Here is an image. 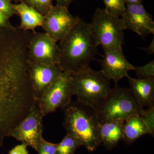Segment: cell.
<instances>
[{
    "instance_id": "23",
    "label": "cell",
    "mask_w": 154,
    "mask_h": 154,
    "mask_svg": "<svg viewBox=\"0 0 154 154\" xmlns=\"http://www.w3.org/2000/svg\"><path fill=\"white\" fill-rule=\"evenodd\" d=\"M11 0H0V13L5 15L8 19L12 16L17 14L14 8V5Z\"/></svg>"
},
{
    "instance_id": "13",
    "label": "cell",
    "mask_w": 154,
    "mask_h": 154,
    "mask_svg": "<svg viewBox=\"0 0 154 154\" xmlns=\"http://www.w3.org/2000/svg\"><path fill=\"white\" fill-rule=\"evenodd\" d=\"M130 89L138 103L142 107L154 106V78L135 79L127 77Z\"/></svg>"
},
{
    "instance_id": "12",
    "label": "cell",
    "mask_w": 154,
    "mask_h": 154,
    "mask_svg": "<svg viewBox=\"0 0 154 154\" xmlns=\"http://www.w3.org/2000/svg\"><path fill=\"white\" fill-rule=\"evenodd\" d=\"M28 72L33 92L38 100L63 71L58 65H47L28 62Z\"/></svg>"
},
{
    "instance_id": "8",
    "label": "cell",
    "mask_w": 154,
    "mask_h": 154,
    "mask_svg": "<svg viewBox=\"0 0 154 154\" xmlns=\"http://www.w3.org/2000/svg\"><path fill=\"white\" fill-rule=\"evenodd\" d=\"M28 60L29 62L47 65H58V42L45 33L30 31Z\"/></svg>"
},
{
    "instance_id": "22",
    "label": "cell",
    "mask_w": 154,
    "mask_h": 154,
    "mask_svg": "<svg viewBox=\"0 0 154 154\" xmlns=\"http://www.w3.org/2000/svg\"><path fill=\"white\" fill-rule=\"evenodd\" d=\"M57 143H53L42 139L36 151L38 154H56Z\"/></svg>"
},
{
    "instance_id": "2",
    "label": "cell",
    "mask_w": 154,
    "mask_h": 154,
    "mask_svg": "<svg viewBox=\"0 0 154 154\" xmlns=\"http://www.w3.org/2000/svg\"><path fill=\"white\" fill-rule=\"evenodd\" d=\"M62 109L63 126L67 133L77 138L88 151H94L101 144L96 110L77 101H72Z\"/></svg>"
},
{
    "instance_id": "20",
    "label": "cell",
    "mask_w": 154,
    "mask_h": 154,
    "mask_svg": "<svg viewBox=\"0 0 154 154\" xmlns=\"http://www.w3.org/2000/svg\"><path fill=\"white\" fill-rule=\"evenodd\" d=\"M53 0H25L26 4L42 15H45L53 6Z\"/></svg>"
},
{
    "instance_id": "24",
    "label": "cell",
    "mask_w": 154,
    "mask_h": 154,
    "mask_svg": "<svg viewBox=\"0 0 154 154\" xmlns=\"http://www.w3.org/2000/svg\"><path fill=\"white\" fill-rule=\"evenodd\" d=\"M28 146L25 144L22 143L15 146L9 152V154H29L28 149Z\"/></svg>"
},
{
    "instance_id": "17",
    "label": "cell",
    "mask_w": 154,
    "mask_h": 154,
    "mask_svg": "<svg viewBox=\"0 0 154 154\" xmlns=\"http://www.w3.org/2000/svg\"><path fill=\"white\" fill-rule=\"evenodd\" d=\"M81 146L82 143L77 138L67 133L60 142L57 143L56 154H74Z\"/></svg>"
},
{
    "instance_id": "26",
    "label": "cell",
    "mask_w": 154,
    "mask_h": 154,
    "mask_svg": "<svg viewBox=\"0 0 154 154\" xmlns=\"http://www.w3.org/2000/svg\"><path fill=\"white\" fill-rule=\"evenodd\" d=\"M55 1L57 2V5L68 8L69 5L74 0H55Z\"/></svg>"
},
{
    "instance_id": "4",
    "label": "cell",
    "mask_w": 154,
    "mask_h": 154,
    "mask_svg": "<svg viewBox=\"0 0 154 154\" xmlns=\"http://www.w3.org/2000/svg\"><path fill=\"white\" fill-rule=\"evenodd\" d=\"M144 110L129 88L115 85L96 112L100 122L108 120L124 121L131 116L140 115Z\"/></svg>"
},
{
    "instance_id": "14",
    "label": "cell",
    "mask_w": 154,
    "mask_h": 154,
    "mask_svg": "<svg viewBox=\"0 0 154 154\" xmlns=\"http://www.w3.org/2000/svg\"><path fill=\"white\" fill-rule=\"evenodd\" d=\"M123 122L108 120L99 122V139L105 149H112L122 140Z\"/></svg>"
},
{
    "instance_id": "11",
    "label": "cell",
    "mask_w": 154,
    "mask_h": 154,
    "mask_svg": "<svg viewBox=\"0 0 154 154\" xmlns=\"http://www.w3.org/2000/svg\"><path fill=\"white\" fill-rule=\"evenodd\" d=\"M99 60L101 71L109 80L118 85L120 80L129 75L128 72L133 70L134 66L126 59L122 46L110 52L104 53Z\"/></svg>"
},
{
    "instance_id": "7",
    "label": "cell",
    "mask_w": 154,
    "mask_h": 154,
    "mask_svg": "<svg viewBox=\"0 0 154 154\" xmlns=\"http://www.w3.org/2000/svg\"><path fill=\"white\" fill-rule=\"evenodd\" d=\"M43 117L37 102L25 118L12 130L9 137L14 138L36 151L43 138Z\"/></svg>"
},
{
    "instance_id": "15",
    "label": "cell",
    "mask_w": 154,
    "mask_h": 154,
    "mask_svg": "<svg viewBox=\"0 0 154 154\" xmlns=\"http://www.w3.org/2000/svg\"><path fill=\"white\" fill-rule=\"evenodd\" d=\"M14 8L20 17L19 28L24 31H35L36 28L42 27L44 16L28 6L25 2L14 5Z\"/></svg>"
},
{
    "instance_id": "19",
    "label": "cell",
    "mask_w": 154,
    "mask_h": 154,
    "mask_svg": "<svg viewBox=\"0 0 154 154\" xmlns=\"http://www.w3.org/2000/svg\"><path fill=\"white\" fill-rule=\"evenodd\" d=\"M137 79H149L154 78V60L151 61L145 65L141 66H134Z\"/></svg>"
},
{
    "instance_id": "1",
    "label": "cell",
    "mask_w": 154,
    "mask_h": 154,
    "mask_svg": "<svg viewBox=\"0 0 154 154\" xmlns=\"http://www.w3.org/2000/svg\"><path fill=\"white\" fill-rule=\"evenodd\" d=\"M98 46L89 23L80 18L70 31L58 42L59 66L63 72L71 73L90 66L95 60Z\"/></svg>"
},
{
    "instance_id": "25",
    "label": "cell",
    "mask_w": 154,
    "mask_h": 154,
    "mask_svg": "<svg viewBox=\"0 0 154 154\" xmlns=\"http://www.w3.org/2000/svg\"><path fill=\"white\" fill-rule=\"evenodd\" d=\"M154 38H153L151 42L149 45L146 48H141L142 49H143L149 55H151L154 54Z\"/></svg>"
},
{
    "instance_id": "21",
    "label": "cell",
    "mask_w": 154,
    "mask_h": 154,
    "mask_svg": "<svg viewBox=\"0 0 154 154\" xmlns=\"http://www.w3.org/2000/svg\"><path fill=\"white\" fill-rule=\"evenodd\" d=\"M143 123L150 133L154 135V106L149 107L147 110H143L140 114Z\"/></svg>"
},
{
    "instance_id": "5",
    "label": "cell",
    "mask_w": 154,
    "mask_h": 154,
    "mask_svg": "<svg viewBox=\"0 0 154 154\" xmlns=\"http://www.w3.org/2000/svg\"><path fill=\"white\" fill-rule=\"evenodd\" d=\"M98 46L104 53L110 52L124 44L125 30L120 17L109 14L105 9H96L89 23Z\"/></svg>"
},
{
    "instance_id": "29",
    "label": "cell",
    "mask_w": 154,
    "mask_h": 154,
    "mask_svg": "<svg viewBox=\"0 0 154 154\" xmlns=\"http://www.w3.org/2000/svg\"><path fill=\"white\" fill-rule=\"evenodd\" d=\"M17 1H19V0H17ZM21 1H22V0H21Z\"/></svg>"
},
{
    "instance_id": "16",
    "label": "cell",
    "mask_w": 154,
    "mask_h": 154,
    "mask_svg": "<svg viewBox=\"0 0 154 154\" xmlns=\"http://www.w3.org/2000/svg\"><path fill=\"white\" fill-rule=\"evenodd\" d=\"M146 134L150 133L139 114L131 116L123 122L122 140L127 144H131Z\"/></svg>"
},
{
    "instance_id": "28",
    "label": "cell",
    "mask_w": 154,
    "mask_h": 154,
    "mask_svg": "<svg viewBox=\"0 0 154 154\" xmlns=\"http://www.w3.org/2000/svg\"><path fill=\"white\" fill-rule=\"evenodd\" d=\"M126 4H141L143 0H123Z\"/></svg>"
},
{
    "instance_id": "9",
    "label": "cell",
    "mask_w": 154,
    "mask_h": 154,
    "mask_svg": "<svg viewBox=\"0 0 154 154\" xmlns=\"http://www.w3.org/2000/svg\"><path fill=\"white\" fill-rule=\"evenodd\" d=\"M44 18L42 28L50 38L57 42L70 31L80 18L73 17L68 8L57 5L53 6Z\"/></svg>"
},
{
    "instance_id": "10",
    "label": "cell",
    "mask_w": 154,
    "mask_h": 154,
    "mask_svg": "<svg viewBox=\"0 0 154 154\" xmlns=\"http://www.w3.org/2000/svg\"><path fill=\"white\" fill-rule=\"evenodd\" d=\"M120 17L125 30H131L142 38L154 34L153 19L142 4H126V9Z\"/></svg>"
},
{
    "instance_id": "27",
    "label": "cell",
    "mask_w": 154,
    "mask_h": 154,
    "mask_svg": "<svg viewBox=\"0 0 154 154\" xmlns=\"http://www.w3.org/2000/svg\"><path fill=\"white\" fill-rule=\"evenodd\" d=\"M9 23L8 19L2 13H0V28L6 26Z\"/></svg>"
},
{
    "instance_id": "6",
    "label": "cell",
    "mask_w": 154,
    "mask_h": 154,
    "mask_svg": "<svg viewBox=\"0 0 154 154\" xmlns=\"http://www.w3.org/2000/svg\"><path fill=\"white\" fill-rule=\"evenodd\" d=\"M71 73L63 72L44 91L37 100L43 116L54 113L68 105L74 96Z\"/></svg>"
},
{
    "instance_id": "3",
    "label": "cell",
    "mask_w": 154,
    "mask_h": 154,
    "mask_svg": "<svg viewBox=\"0 0 154 154\" xmlns=\"http://www.w3.org/2000/svg\"><path fill=\"white\" fill-rule=\"evenodd\" d=\"M70 81L77 101L96 111L111 89L110 80L101 71L94 70L90 66L71 73Z\"/></svg>"
},
{
    "instance_id": "18",
    "label": "cell",
    "mask_w": 154,
    "mask_h": 154,
    "mask_svg": "<svg viewBox=\"0 0 154 154\" xmlns=\"http://www.w3.org/2000/svg\"><path fill=\"white\" fill-rule=\"evenodd\" d=\"M105 9L109 14L120 17L126 9V4L123 0H103Z\"/></svg>"
}]
</instances>
